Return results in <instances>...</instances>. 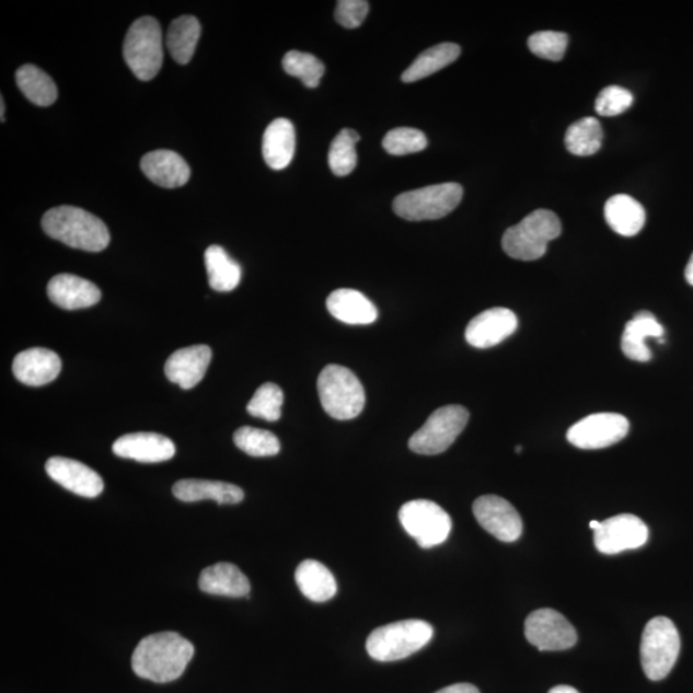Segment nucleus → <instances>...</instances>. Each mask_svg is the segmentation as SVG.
<instances>
[{"label": "nucleus", "mask_w": 693, "mask_h": 693, "mask_svg": "<svg viewBox=\"0 0 693 693\" xmlns=\"http://www.w3.org/2000/svg\"><path fill=\"white\" fill-rule=\"evenodd\" d=\"M628 431L627 417L614 413H600L586 416L574 424L566 438L580 450H600L621 442L627 437Z\"/></svg>", "instance_id": "nucleus-12"}, {"label": "nucleus", "mask_w": 693, "mask_h": 693, "mask_svg": "<svg viewBox=\"0 0 693 693\" xmlns=\"http://www.w3.org/2000/svg\"><path fill=\"white\" fill-rule=\"evenodd\" d=\"M521 450H523V447H521V446H518V447H517V449H516V451H517L518 453H520V452H521Z\"/></svg>", "instance_id": "nucleus-46"}, {"label": "nucleus", "mask_w": 693, "mask_h": 693, "mask_svg": "<svg viewBox=\"0 0 693 693\" xmlns=\"http://www.w3.org/2000/svg\"><path fill=\"white\" fill-rule=\"evenodd\" d=\"M517 330V315L509 309L495 308L481 312L469 323L465 338L475 348H490L511 337Z\"/></svg>", "instance_id": "nucleus-15"}, {"label": "nucleus", "mask_w": 693, "mask_h": 693, "mask_svg": "<svg viewBox=\"0 0 693 693\" xmlns=\"http://www.w3.org/2000/svg\"><path fill=\"white\" fill-rule=\"evenodd\" d=\"M140 168L149 181L168 189L181 188L188 183L192 174L182 155L168 149L147 153L140 161Z\"/></svg>", "instance_id": "nucleus-20"}, {"label": "nucleus", "mask_w": 693, "mask_h": 693, "mask_svg": "<svg viewBox=\"0 0 693 693\" xmlns=\"http://www.w3.org/2000/svg\"><path fill=\"white\" fill-rule=\"evenodd\" d=\"M548 693H579V691L570 688V685H556V688L550 690Z\"/></svg>", "instance_id": "nucleus-44"}, {"label": "nucleus", "mask_w": 693, "mask_h": 693, "mask_svg": "<svg viewBox=\"0 0 693 693\" xmlns=\"http://www.w3.org/2000/svg\"><path fill=\"white\" fill-rule=\"evenodd\" d=\"M326 308L333 317L349 325H369L378 319L376 304L355 289L334 290L327 297Z\"/></svg>", "instance_id": "nucleus-23"}, {"label": "nucleus", "mask_w": 693, "mask_h": 693, "mask_svg": "<svg viewBox=\"0 0 693 693\" xmlns=\"http://www.w3.org/2000/svg\"><path fill=\"white\" fill-rule=\"evenodd\" d=\"M234 443L238 449L252 458L275 457L280 452V442L272 431L242 427L234 434Z\"/></svg>", "instance_id": "nucleus-34"}, {"label": "nucleus", "mask_w": 693, "mask_h": 693, "mask_svg": "<svg viewBox=\"0 0 693 693\" xmlns=\"http://www.w3.org/2000/svg\"><path fill=\"white\" fill-rule=\"evenodd\" d=\"M684 277L685 280H688L689 285L693 287V253L688 266H685Z\"/></svg>", "instance_id": "nucleus-43"}, {"label": "nucleus", "mask_w": 693, "mask_h": 693, "mask_svg": "<svg viewBox=\"0 0 693 693\" xmlns=\"http://www.w3.org/2000/svg\"><path fill=\"white\" fill-rule=\"evenodd\" d=\"M473 512L480 525L498 541L516 542L523 533V520L505 498L495 495L475 499Z\"/></svg>", "instance_id": "nucleus-14"}, {"label": "nucleus", "mask_w": 693, "mask_h": 693, "mask_svg": "<svg viewBox=\"0 0 693 693\" xmlns=\"http://www.w3.org/2000/svg\"><path fill=\"white\" fill-rule=\"evenodd\" d=\"M665 335V327L658 322L651 312L639 311L625 325L622 337V351L630 360L647 362L651 360L652 354L646 346L647 338L661 339Z\"/></svg>", "instance_id": "nucleus-24"}, {"label": "nucleus", "mask_w": 693, "mask_h": 693, "mask_svg": "<svg viewBox=\"0 0 693 693\" xmlns=\"http://www.w3.org/2000/svg\"><path fill=\"white\" fill-rule=\"evenodd\" d=\"M428 146L426 134L413 128H397L383 139L386 152L393 155H405L424 151Z\"/></svg>", "instance_id": "nucleus-38"}, {"label": "nucleus", "mask_w": 693, "mask_h": 693, "mask_svg": "<svg viewBox=\"0 0 693 693\" xmlns=\"http://www.w3.org/2000/svg\"><path fill=\"white\" fill-rule=\"evenodd\" d=\"M603 131L599 120L585 117L569 126L565 134V146L573 154L587 158L600 151Z\"/></svg>", "instance_id": "nucleus-33"}, {"label": "nucleus", "mask_w": 693, "mask_h": 693, "mask_svg": "<svg viewBox=\"0 0 693 693\" xmlns=\"http://www.w3.org/2000/svg\"><path fill=\"white\" fill-rule=\"evenodd\" d=\"M399 518L405 531L421 548L442 545L449 539L452 520L441 506L429 499H414L402 506Z\"/></svg>", "instance_id": "nucleus-10"}, {"label": "nucleus", "mask_w": 693, "mask_h": 693, "mask_svg": "<svg viewBox=\"0 0 693 693\" xmlns=\"http://www.w3.org/2000/svg\"><path fill=\"white\" fill-rule=\"evenodd\" d=\"M208 281L216 292H231L240 286L242 267L220 245H211L205 253Z\"/></svg>", "instance_id": "nucleus-29"}, {"label": "nucleus", "mask_w": 693, "mask_h": 693, "mask_svg": "<svg viewBox=\"0 0 693 693\" xmlns=\"http://www.w3.org/2000/svg\"><path fill=\"white\" fill-rule=\"evenodd\" d=\"M124 58L139 80L158 77L163 62L162 30L158 20L146 16L134 22L125 37Z\"/></svg>", "instance_id": "nucleus-7"}, {"label": "nucleus", "mask_w": 693, "mask_h": 693, "mask_svg": "<svg viewBox=\"0 0 693 693\" xmlns=\"http://www.w3.org/2000/svg\"><path fill=\"white\" fill-rule=\"evenodd\" d=\"M603 213H605L608 226L613 229L616 234L623 236L637 235L646 223L644 206L627 195L611 197L605 205Z\"/></svg>", "instance_id": "nucleus-27"}, {"label": "nucleus", "mask_w": 693, "mask_h": 693, "mask_svg": "<svg viewBox=\"0 0 693 693\" xmlns=\"http://www.w3.org/2000/svg\"><path fill=\"white\" fill-rule=\"evenodd\" d=\"M296 582L300 591L312 602H326L338 591L337 580L322 563L304 561L296 570Z\"/></svg>", "instance_id": "nucleus-28"}, {"label": "nucleus", "mask_w": 693, "mask_h": 693, "mask_svg": "<svg viewBox=\"0 0 693 693\" xmlns=\"http://www.w3.org/2000/svg\"><path fill=\"white\" fill-rule=\"evenodd\" d=\"M42 226L54 240L81 251L101 252L108 247L111 241L106 223L83 208H51L43 216Z\"/></svg>", "instance_id": "nucleus-2"}, {"label": "nucleus", "mask_w": 693, "mask_h": 693, "mask_svg": "<svg viewBox=\"0 0 693 693\" xmlns=\"http://www.w3.org/2000/svg\"><path fill=\"white\" fill-rule=\"evenodd\" d=\"M46 471L59 486L74 495L94 498L103 492L104 483L101 475L83 462L59 457L50 458Z\"/></svg>", "instance_id": "nucleus-16"}, {"label": "nucleus", "mask_w": 693, "mask_h": 693, "mask_svg": "<svg viewBox=\"0 0 693 693\" xmlns=\"http://www.w3.org/2000/svg\"><path fill=\"white\" fill-rule=\"evenodd\" d=\"M211 360L210 347L206 345L185 347L169 357L165 374L170 382L177 384L181 389L192 390L205 378Z\"/></svg>", "instance_id": "nucleus-17"}, {"label": "nucleus", "mask_w": 693, "mask_h": 693, "mask_svg": "<svg viewBox=\"0 0 693 693\" xmlns=\"http://www.w3.org/2000/svg\"><path fill=\"white\" fill-rule=\"evenodd\" d=\"M285 404V393L279 385L265 383L256 391L247 406V412L266 421H278L281 416V407Z\"/></svg>", "instance_id": "nucleus-37"}, {"label": "nucleus", "mask_w": 693, "mask_h": 693, "mask_svg": "<svg viewBox=\"0 0 693 693\" xmlns=\"http://www.w3.org/2000/svg\"><path fill=\"white\" fill-rule=\"evenodd\" d=\"M469 412L465 407L450 405L438 408L428 417L424 426L409 438L408 447L415 453L434 454L443 453L457 441L469 421Z\"/></svg>", "instance_id": "nucleus-9"}, {"label": "nucleus", "mask_w": 693, "mask_h": 693, "mask_svg": "<svg viewBox=\"0 0 693 693\" xmlns=\"http://www.w3.org/2000/svg\"><path fill=\"white\" fill-rule=\"evenodd\" d=\"M569 37L564 33L540 32L531 35L528 47L532 54L548 61H562Z\"/></svg>", "instance_id": "nucleus-39"}, {"label": "nucleus", "mask_w": 693, "mask_h": 693, "mask_svg": "<svg viewBox=\"0 0 693 693\" xmlns=\"http://www.w3.org/2000/svg\"><path fill=\"white\" fill-rule=\"evenodd\" d=\"M173 494L183 503L212 499L219 505H236L244 498L243 489L235 484L204 480L178 481L174 484Z\"/></svg>", "instance_id": "nucleus-25"}, {"label": "nucleus", "mask_w": 693, "mask_h": 693, "mask_svg": "<svg viewBox=\"0 0 693 693\" xmlns=\"http://www.w3.org/2000/svg\"><path fill=\"white\" fill-rule=\"evenodd\" d=\"M20 91L36 106L48 107L57 100V86L48 73L34 65L21 66L16 72Z\"/></svg>", "instance_id": "nucleus-32"}, {"label": "nucleus", "mask_w": 693, "mask_h": 693, "mask_svg": "<svg viewBox=\"0 0 693 693\" xmlns=\"http://www.w3.org/2000/svg\"><path fill=\"white\" fill-rule=\"evenodd\" d=\"M296 152V130L288 118H277L264 134L263 154L267 166L285 170L290 165Z\"/></svg>", "instance_id": "nucleus-26"}, {"label": "nucleus", "mask_w": 693, "mask_h": 693, "mask_svg": "<svg viewBox=\"0 0 693 693\" xmlns=\"http://www.w3.org/2000/svg\"><path fill=\"white\" fill-rule=\"evenodd\" d=\"M0 104H2V106H0V120H2V123H4L5 118H4V112H5V104H4V100H0Z\"/></svg>", "instance_id": "nucleus-45"}, {"label": "nucleus", "mask_w": 693, "mask_h": 693, "mask_svg": "<svg viewBox=\"0 0 693 693\" xmlns=\"http://www.w3.org/2000/svg\"><path fill=\"white\" fill-rule=\"evenodd\" d=\"M12 368L19 382L42 386L57 379L62 369V361L50 349L30 348L14 357Z\"/></svg>", "instance_id": "nucleus-18"}, {"label": "nucleus", "mask_w": 693, "mask_h": 693, "mask_svg": "<svg viewBox=\"0 0 693 693\" xmlns=\"http://www.w3.org/2000/svg\"><path fill=\"white\" fill-rule=\"evenodd\" d=\"M359 134L353 129H343L334 138L330 151V166L334 175L347 176L357 165L356 145Z\"/></svg>", "instance_id": "nucleus-35"}, {"label": "nucleus", "mask_w": 693, "mask_h": 693, "mask_svg": "<svg viewBox=\"0 0 693 693\" xmlns=\"http://www.w3.org/2000/svg\"><path fill=\"white\" fill-rule=\"evenodd\" d=\"M436 693H481V692L473 684L458 683V684L449 685V688L439 690Z\"/></svg>", "instance_id": "nucleus-42"}, {"label": "nucleus", "mask_w": 693, "mask_h": 693, "mask_svg": "<svg viewBox=\"0 0 693 693\" xmlns=\"http://www.w3.org/2000/svg\"><path fill=\"white\" fill-rule=\"evenodd\" d=\"M562 234V222L548 210H536L505 231L503 249L512 258L535 261L547 251V244Z\"/></svg>", "instance_id": "nucleus-4"}, {"label": "nucleus", "mask_w": 693, "mask_h": 693, "mask_svg": "<svg viewBox=\"0 0 693 693\" xmlns=\"http://www.w3.org/2000/svg\"><path fill=\"white\" fill-rule=\"evenodd\" d=\"M198 585L200 591L208 594L226 596V598H249L251 592L250 579L236 565L230 563L208 566L200 573Z\"/></svg>", "instance_id": "nucleus-22"}, {"label": "nucleus", "mask_w": 693, "mask_h": 693, "mask_svg": "<svg viewBox=\"0 0 693 693\" xmlns=\"http://www.w3.org/2000/svg\"><path fill=\"white\" fill-rule=\"evenodd\" d=\"M464 196L458 183H443L402 193L393 203V211L407 221L438 220L451 213Z\"/></svg>", "instance_id": "nucleus-8"}, {"label": "nucleus", "mask_w": 693, "mask_h": 693, "mask_svg": "<svg viewBox=\"0 0 693 693\" xmlns=\"http://www.w3.org/2000/svg\"><path fill=\"white\" fill-rule=\"evenodd\" d=\"M195 655V646L175 632H161L140 640L132 654L134 673L155 683L182 677Z\"/></svg>", "instance_id": "nucleus-1"}, {"label": "nucleus", "mask_w": 693, "mask_h": 693, "mask_svg": "<svg viewBox=\"0 0 693 693\" xmlns=\"http://www.w3.org/2000/svg\"><path fill=\"white\" fill-rule=\"evenodd\" d=\"M282 69L311 89L319 86L325 72V66L319 58L298 50L288 51L282 58Z\"/></svg>", "instance_id": "nucleus-36"}, {"label": "nucleus", "mask_w": 693, "mask_h": 693, "mask_svg": "<svg viewBox=\"0 0 693 693\" xmlns=\"http://www.w3.org/2000/svg\"><path fill=\"white\" fill-rule=\"evenodd\" d=\"M434 633V627L424 621L386 624L371 633L367 640V650L372 659L380 662L406 659L426 647Z\"/></svg>", "instance_id": "nucleus-3"}, {"label": "nucleus", "mask_w": 693, "mask_h": 693, "mask_svg": "<svg viewBox=\"0 0 693 693\" xmlns=\"http://www.w3.org/2000/svg\"><path fill=\"white\" fill-rule=\"evenodd\" d=\"M525 637L540 651L569 650L578 639L576 628L553 609L535 610L527 617Z\"/></svg>", "instance_id": "nucleus-13"}, {"label": "nucleus", "mask_w": 693, "mask_h": 693, "mask_svg": "<svg viewBox=\"0 0 693 693\" xmlns=\"http://www.w3.org/2000/svg\"><path fill=\"white\" fill-rule=\"evenodd\" d=\"M594 545L601 554L615 555L643 547L648 540V528L636 516L622 513L605 521L592 520Z\"/></svg>", "instance_id": "nucleus-11"}, {"label": "nucleus", "mask_w": 693, "mask_h": 693, "mask_svg": "<svg viewBox=\"0 0 693 693\" xmlns=\"http://www.w3.org/2000/svg\"><path fill=\"white\" fill-rule=\"evenodd\" d=\"M680 651V633L669 617H654L646 624L640 643V662L648 680H665L672 672Z\"/></svg>", "instance_id": "nucleus-6"}, {"label": "nucleus", "mask_w": 693, "mask_h": 693, "mask_svg": "<svg viewBox=\"0 0 693 693\" xmlns=\"http://www.w3.org/2000/svg\"><path fill=\"white\" fill-rule=\"evenodd\" d=\"M325 413L337 420H351L362 413L367 396L354 372L340 365H327L317 379Z\"/></svg>", "instance_id": "nucleus-5"}, {"label": "nucleus", "mask_w": 693, "mask_h": 693, "mask_svg": "<svg viewBox=\"0 0 693 693\" xmlns=\"http://www.w3.org/2000/svg\"><path fill=\"white\" fill-rule=\"evenodd\" d=\"M200 33L203 27L195 16H182L171 22L166 44L177 63L186 65L192 61Z\"/></svg>", "instance_id": "nucleus-31"}, {"label": "nucleus", "mask_w": 693, "mask_h": 693, "mask_svg": "<svg viewBox=\"0 0 693 693\" xmlns=\"http://www.w3.org/2000/svg\"><path fill=\"white\" fill-rule=\"evenodd\" d=\"M633 102H635V96L628 89L611 85L602 89L598 100H596L594 108L600 116L615 117L631 108Z\"/></svg>", "instance_id": "nucleus-40"}, {"label": "nucleus", "mask_w": 693, "mask_h": 693, "mask_svg": "<svg viewBox=\"0 0 693 693\" xmlns=\"http://www.w3.org/2000/svg\"><path fill=\"white\" fill-rule=\"evenodd\" d=\"M49 300L65 310L92 308L101 301V290L94 282L72 274H59L47 287Z\"/></svg>", "instance_id": "nucleus-19"}, {"label": "nucleus", "mask_w": 693, "mask_h": 693, "mask_svg": "<svg viewBox=\"0 0 693 693\" xmlns=\"http://www.w3.org/2000/svg\"><path fill=\"white\" fill-rule=\"evenodd\" d=\"M460 54L461 48L458 44H438V46L431 47L423 51L420 56H417L413 65L407 67V70L402 73V81L404 83H415V81L426 79L457 61Z\"/></svg>", "instance_id": "nucleus-30"}, {"label": "nucleus", "mask_w": 693, "mask_h": 693, "mask_svg": "<svg viewBox=\"0 0 693 693\" xmlns=\"http://www.w3.org/2000/svg\"><path fill=\"white\" fill-rule=\"evenodd\" d=\"M369 13V3L365 0H340L335 10V20L346 28L361 26Z\"/></svg>", "instance_id": "nucleus-41"}, {"label": "nucleus", "mask_w": 693, "mask_h": 693, "mask_svg": "<svg viewBox=\"0 0 693 693\" xmlns=\"http://www.w3.org/2000/svg\"><path fill=\"white\" fill-rule=\"evenodd\" d=\"M118 458L139 462H162L174 458L175 444L158 434H131L117 439L112 446Z\"/></svg>", "instance_id": "nucleus-21"}]
</instances>
